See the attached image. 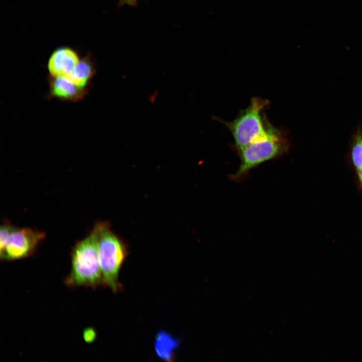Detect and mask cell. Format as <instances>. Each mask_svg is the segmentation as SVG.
Returning a JSON list of instances; mask_svg holds the SVG:
<instances>
[{
    "mask_svg": "<svg viewBox=\"0 0 362 362\" xmlns=\"http://www.w3.org/2000/svg\"><path fill=\"white\" fill-rule=\"evenodd\" d=\"M69 287H89L95 288L104 285L97 237L94 229L85 238L78 242L71 252V268L65 280Z\"/></svg>",
    "mask_w": 362,
    "mask_h": 362,
    "instance_id": "1",
    "label": "cell"
},
{
    "mask_svg": "<svg viewBox=\"0 0 362 362\" xmlns=\"http://www.w3.org/2000/svg\"><path fill=\"white\" fill-rule=\"evenodd\" d=\"M289 147L285 133L272 125L265 135L237 151L240 163L237 171L231 175V179L241 180L252 168L285 154Z\"/></svg>",
    "mask_w": 362,
    "mask_h": 362,
    "instance_id": "2",
    "label": "cell"
},
{
    "mask_svg": "<svg viewBox=\"0 0 362 362\" xmlns=\"http://www.w3.org/2000/svg\"><path fill=\"white\" fill-rule=\"evenodd\" d=\"M97 241L102 276L105 285L114 292L120 289L118 275L126 256L124 243L110 229L109 223L100 222L93 228Z\"/></svg>",
    "mask_w": 362,
    "mask_h": 362,
    "instance_id": "3",
    "label": "cell"
},
{
    "mask_svg": "<svg viewBox=\"0 0 362 362\" xmlns=\"http://www.w3.org/2000/svg\"><path fill=\"white\" fill-rule=\"evenodd\" d=\"M269 102L259 97L253 98L248 106L237 117L224 124L229 129L237 151L265 135L272 126L266 120L265 110Z\"/></svg>",
    "mask_w": 362,
    "mask_h": 362,
    "instance_id": "4",
    "label": "cell"
},
{
    "mask_svg": "<svg viewBox=\"0 0 362 362\" xmlns=\"http://www.w3.org/2000/svg\"><path fill=\"white\" fill-rule=\"evenodd\" d=\"M44 237L43 232L30 228H18L13 226L6 243L0 248V257L4 260L27 257L35 252Z\"/></svg>",
    "mask_w": 362,
    "mask_h": 362,
    "instance_id": "5",
    "label": "cell"
},
{
    "mask_svg": "<svg viewBox=\"0 0 362 362\" xmlns=\"http://www.w3.org/2000/svg\"><path fill=\"white\" fill-rule=\"evenodd\" d=\"M80 59L77 53L67 47L55 50L50 55L47 68L51 77H68Z\"/></svg>",
    "mask_w": 362,
    "mask_h": 362,
    "instance_id": "6",
    "label": "cell"
},
{
    "mask_svg": "<svg viewBox=\"0 0 362 362\" xmlns=\"http://www.w3.org/2000/svg\"><path fill=\"white\" fill-rule=\"evenodd\" d=\"M50 91L53 96L69 101L80 99L84 93L67 77H52Z\"/></svg>",
    "mask_w": 362,
    "mask_h": 362,
    "instance_id": "7",
    "label": "cell"
},
{
    "mask_svg": "<svg viewBox=\"0 0 362 362\" xmlns=\"http://www.w3.org/2000/svg\"><path fill=\"white\" fill-rule=\"evenodd\" d=\"M178 345V340L164 331L158 332L154 341L156 355L161 359L167 361L173 360L175 350Z\"/></svg>",
    "mask_w": 362,
    "mask_h": 362,
    "instance_id": "8",
    "label": "cell"
},
{
    "mask_svg": "<svg viewBox=\"0 0 362 362\" xmlns=\"http://www.w3.org/2000/svg\"><path fill=\"white\" fill-rule=\"evenodd\" d=\"M94 69L88 58L80 60L72 72L68 77L78 87L84 89L93 75Z\"/></svg>",
    "mask_w": 362,
    "mask_h": 362,
    "instance_id": "9",
    "label": "cell"
},
{
    "mask_svg": "<svg viewBox=\"0 0 362 362\" xmlns=\"http://www.w3.org/2000/svg\"><path fill=\"white\" fill-rule=\"evenodd\" d=\"M351 157L355 167L362 168V133L355 136L351 150Z\"/></svg>",
    "mask_w": 362,
    "mask_h": 362,
    "instance_id": "10",
    "label": "cell"
},
{
    "mask_svg": "<svg viewBox=\"0 0 362 362\" xmlns=\"http://www.w3.org/2000/svg\"><path fill=\"white\" fill-rule=\"evenodd\" d=\"M83 337L86 342H92L96 338V333L93 328H88L83 331Z\"/></svg>",
    "mask_w": 362,
    "mask_h": 362,
    "instance_id": "11",
    "label": "cell"
},
{
    "mask_svg": "<svg viewBox=\"0 0 362 362\" xmlns=\"http://www.w3.org/2000/svg\"><path fill=\"white\" fill-rule=\"evenodd\" d=\"M138 0H119V5L120 6L128 5L131 6H136Z\"/></svg>",
    "mask_w": 362,
    "mask_h": 362,
    "instance_id": "12",
    "label": "cell"
},
{
    "mask_svg": "<svg viewBox=\"0 0 362 362\" xmlns=\"http://www.w3.org/2000/svg\"><path fill=\"white\" fill-rule=\"evenodd\" d=\"M358 176H359V178L360 181V183L362 185V168H361L360 169H359Z\"/></svg>",
    "mask_w": 362,
    "mask_h": 362,
    "instance_id": "13",
    "label": "cell"
}]
</instances>
